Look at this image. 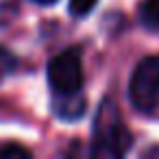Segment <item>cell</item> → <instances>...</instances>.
Returning a JSON list of instances; mask_svg holds the SVG:
<instances>
[{
    "label": "cell",
    "instance_id": "8992f818",
    "mask_svg": "<svg viewBox=\"0 0 159 159\" xmlns=\"http://www.w3.org/2000/svg\"><path fill=\"white\" fill-rule=\"evenodd\" d=\"M31 150L20 144H5L0 146V159H29Z\"/></svg>",
    "mask_w": 159,
    "mask_h": 159
},
{
    "label": "cell",
    "instance_id": "ba28073f",
    "mask_svg": "<svg viewBox=\"0 0 159 159\" xmlns=\"http://www.w3.org/2000/svg\"><path fill=\"white\" fill-rule=\"evenodd\" d=\"M16 57L7 50V48H2L0 46V74H9L13 68H16Z\"/></svg>",
    "mask_w": 159,
    "mask_h": 159
},
{
    "label": "cell",
    "instance_id": "3957f363",
    "mask_svg": "<svg viewBox=\"0 0 159 159\" xmlns=\"http://www.w3.org/2000/svg\"><path fill=\"white\" fill-rule=\"evenodd\" d=\"M48 85L52 96H74L83 87V63L79 48H68L59 52L48 63Z\"/></svg>",
    "mask_w": 159,
    "mask_h": 159
},
{
    "label": "cell",
    "instance_id": "5b68a950",
    "mask_svg": "<svg viewBox=\"0 0 159 159\" xmlns=\"http://www.w3.org/2000/svg\"><path fill=\"white\" fill-rule=\"evenodd\" d=\"M137 20L146 31H159V0H142Z\"/></svg>",
    "mask_w": 159,
    "mask_h": 159
},
{
    "label": "cell",
    "instance_id": "7a4b0ae2",
    "mask_svg": "<svg viewBox=\"0 0 159 159\" xmlns=\"http://www.w3.org/2000/svg\"><path fill=\"white\" fill-rule=\"evenodd\" d=\"M129 100L142 113L159 109V55H148L135 66L129 81Z\"/></svg>",
    "mask_w": 159,
    "mask_h": 159
},
{
    "label": "cell",
    "instance_id": "277c9868",
    "mask_svg": "<svg viewBox=\"0 0 159 159\" xmlns=\"http://www.w3.org/2000/svg\"><path fill=\"white\" fill-rule=\"evenodd\" d=\"M52 109L57 111L59 118L63 120H74L83 116L85 111V96L74 94V96H52Z\"/></svg>",
    "mask_w": 159,
    "mask_h": 159
},
{
    "label": "cell",
    "instance_id": "9c48e42d",
    "mask_svg": "<svg viewBox=\"0 0 159 159\" xmlns=\"http://www.w3.org/2000/svg\"><path fill=\"white\" fill-rule=\"evenodd\" d=\"M33 2H37V5H52V2H57V0H33Z\"/></svg>",
    "mask_w": 159,
    "mask_h": 159
},
{
    "label": "cell",
    "instance_id": "52a82bcc",
    "mask_svg": "<svg viewBox=\"0 0 159 159\" xmlns=\"http://www.w3.org/2000/svg\"><path fill=\"white\" fill-rule=\"evenodd\" d=\"M96 2L98 0H70V13L74 18H83L96 7Z\"/></svg>",
    "mask_w": 159,
    "mask_h": 159
},
{
    "label": "cell",
    "instance_id": "6da1fadb",
    "mask_svg": "<svg viewBox=\"0 0 159 159\" xmlns=\"http://www.w3.org/2000/svg\"><path fill=\"white\" fill-rule=\"evenodd\" d=\"M131 144H133V137L126 124L122 122L118 105L111 98H105L94 118L89 152L100 159H118L126 155Z\"/></svg>",
    "mask_w": 159,
    "mask_h": 159
}]
</instances>
